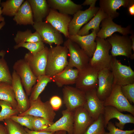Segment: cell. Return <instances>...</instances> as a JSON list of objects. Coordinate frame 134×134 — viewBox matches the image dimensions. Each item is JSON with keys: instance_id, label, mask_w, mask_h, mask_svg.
Segmentation results:
<instances>
[{"instance_id": "6da1fadb", "label": "cell", "mask_w": 134, "mask_h": 134, "mask_svg": "<svg viewBox=\"0 0 134 134\" xmlns=\"http://www.w3.org/2000/svg\"><path fill=\"white\" fill-rule=\"evenodd\" d=\"M69 53L65 46L56 45L48 48L45 75L52 78L67 66Z\"/></svg>"}, {"instance_id": "8992f818", "label": "cell", "mask_w": 134, "mask_h": 134, "mask_svg": "<svg viewBox=\"0 0 134 134\" xmlns=\"http://www.w3.org/2000/svg\"><path fill=\"white\" fill-rule=\"evenodd\" d=\"M33 26L39 34L44 43L51 46L53 44L60 45L64 43L61 33L47 22H34Z\"/></svg>"}, {"instance_id": "60d3db41", "label": "cell", "mask_w": 134, "mask_h": 134, "mask_svg": "<svg viewBox=\"0 0 134 134\" xmlns=\"http://www.w3.org/2000/svg\"><path fill=\"white\" fill-rule=\"evenodd\" d=\"M106 128L109 132H106V134H132L134 133V129L129 130H121L116 128L114 123L110 121Z\"/></svg>"}, {"instance_id": "9a60e30c", "label": "cell", "mask_w": 134, "mask_h": 134, "mask_svg": "<svg viewBox=\"0 0 134 134\" xmlns=\"http://www.w3.org/2000/svg\"><path fill=\"white\" fill-rule=\"evenodd\" d=\"M98 79L97 95L100 100L104 101L111 93L114 84L111 71L109 69H105L99 71Z\"/></svg>"}, {"instance_id": "4316f807", "label": "cell", "mask_w": 134, "mask_h": 134, "mask_svg": "<svg viewBox=\"0 0 134 134\" xmlns=\"http://www.w3.org/2000/svg\"><path fill=\"white\" fill-rule=\"evenodd\" d=\"M32 12L34 22L43 21L48 15L50 9L46 0H27Z\"/></svg>"}, {"instance_id": "ee69618b", "label": "cell", "mask_w": 134, "mask_h": 134, "mask_svg": "<svg viewBox=\"0 0 134 134\" xmlns=\"http://www.w3.org/2000/svg\"><path fill=\"white\" fill-rule=\"evenodd\" d=\"M128 13L130 15L134 16V2L131 3L127 7Z\"/></svg>"}, {"instance_id": "d590c367", "label": "cell", "mask_w": 134, "mask_h": 134, "mask_svg": "<svg viewBox=\"0 0 134 134\" xmlns=\"http://www.w3.org/2000/svg\"><path fill=\"white\" fill-rule=\"evenodd\" d=\"M12 80L7 63L4 57L0 58V83L4 82L11 84Z\"/></svg>"}, {"instance_id": "f35d334b", "label": "cell", "mask_w": 134, "mask_h": 134, "mask_svg": "<svg viewBox=\"0 0 134 134\" xmlns=\"http://www.w3.org/2000/svg\"><path fill=\"white\" fill-rule=\"evenodd\" d=\"M32 117V116L29 115L23 116H19L16 115L11 116L10 118L22 126H25L29 129L33 130Z\"/></svg>"}, {"instance_id": "52a82bcc", "label": "cell", "mask_w": 134, "mask_h": 134, "mask_svg": "<svg viewBox=\"0 0 134 134\" xmlns=\"http://www.w3.org/2000/svg\"><path fill=\"white\" fill-rule=\"evenodd\" d=\"M98 72L89 64L79 70L75 83V87L86 92L97 89L98 84Z\"/></svg>"}, {"instance_id": "5b68a950", "label": "cell", "mask_w": 134, "mask_h": 134, "mask_svg": "<svg viewBox=\"0 0 134 134\" xmlns=\"http://www.w3.org/2000/svg\"><path fill=\"white\" fill-rule=\"evenodd\" d=\"M64 46L67 48L69 56L67 66L79 71L89 64L90 58L77 44L68 38Z\"/></svg>"}, {"instance_id": "8d00e7d4", "label": "cell", "mask_w": 134, "mask_h": 134, "mask_svg": "<svg viewBox=\"0 0 134 134\" xmlns=\"http://www.w3.org/2000/svg\"><path fill=\"white\" fill-rule=\"evenodd\" d=\"M8 134H26L23 126L10 118L3 121Z\"/></svg>"}, {"instance_id": "5bb4252c", "label": "cell", "mask_w": 134, "mask_h": 134, "mask_svg": "<svg viewBox=\"0 0 134 134\" xmlns=\"http://www.w3.org/2000/svg\"><path fill=\"white\" fill-rule=\"evenodd\" d=\"M12 76L11 85L17 103V109L19 114H21L29 108L30 100L23 89L20 77L14 70L12 72Z\"/></svg>"}, {"instance_id": "d6986e66", "label": "cell", "mask_w": 134, "mask_h": 134, "mask_svg": "<svg viewBox=\"0 0 134 134\" xmlns=\"http://www.w3.org/2000/svg\"><path fill=\"white\" fill-rule=\"evenodd\" d=\"M71 19L68 15L61 13L56 10L51 8L46 18V22L68 38L69 36L68 26Z\"/></svg>"}, {"instance_id": "ffe728a7", "label": "cell", "mask_w": 134, "mask_h": 134, "mask_svg": "<svg viewBox=\"0 0 134 134\" xmlns=\"http://www.w3.org/2000/svg\"><path fill=\"white\" fill-rule=\"evenodd\" d=\"M62 116L44 131L54 132L59 131L67 132L68 134H73L74 112L67 109L62 111Z\"/></svg>"}, {"instance_id": "f1b7e54d", "label": "cell", "mask_w": 134, "mask_h": 134, "mask_svg": "<svg viewBox=\"0 0 134 134\" xmlns=\"http://www.w3.org/2000/svg\"><path fill=\"white\" fill-rule=\"evenodd\" d=\"M0 100L9 103L13 108L17 109V103L11 84L0 83Z\"/></svg>"}, {"instance_id": "44dd1931", "label": "cell", "mask_w": 134, "mask_h": 134, "mask_svg": "<svg viewBox=\"0 0 134 134\" xmlns=\"http://www.w3.org/2000/svg\"><path fill=\"white\" fill-rule=\"evenodd\" d=\"M73 112V134H83L94 120L83 107L76 108Z\"/></svg>"}, {"instance_id": "e575fe53", "label": "cell", "mask_w": 134, "mask_h": 134, "mask_svg": "<svg viewBox=\"0 0 134 134\" xmlns=\"http://www.w3.org/2000/svg\"><path fill=\"white\" fill-rule=\"evenodd\" d=\"M44 43L42 41L34 42L22 43L16 44L14 46L15 49L21 47L28 49L31 53L35 54L42 50L45 47Z\"/></svg>"}, {"instance_id": "ac0fdd59", "label": "cell", "mask_w": 134, "mask_h": 134, "mask_svg": "<svg viewBox=\"0 0 134 134\" xmlns=\"http://www.w3.org/2000/svg\"><path fill=\"white\" fill-rule=\"evenodd\" d=\"M103 115L105 128L110 120L113 118H116L118 120L119 122H116L115 125L121 130H123L127 124H134V117L132 115L123 114L112 106H105Z\"/></svg>"}, {"instance_id": "7c38bea8", "label": "cell", "mask_w": 134, "mask_h": 134, "mask_svg": "<svg viewBox=\"0 0 134 134\" xmlns=\"http://www.w3.org/2000/svg\"><path fill=\"white\" fill-rule=\"evenodd\" d=\"M29 115L33 116L41 117L49 121L53 122L56 115L48 101L43 102L39 96L36 100H30V107L26 111L18 116H23Z\"/></svg>"}, {"instance_id": "b9f144b4", "label": "cell", "mask_w": 134, "mask_h": 134, "mask_svg": "<svg viewBox=\"0 0 134 134\" xmlns=\"http://www.w3.org/2000/svg\"><path fill=\"white\" fill-rule=\"evenodd\" d=\"M49 101L54 111L59 110L62 104V101L60 97L56 95L50 98Z\"/></svg>"}, {"instance_id": "f6af8a7d", "label": "cell", "mask_w": 134, "mask_h": 134, "mask_svg": "<svg viewBox=\"0 0 134 134\" xmlns=\"http://www.w3.org/2000/svg\"><path fill=\"white\" fill-rule=\"evenodd\" d=\"M0 134H8L4 125L0 124Z\"/></svg>"}, {"instance_id": "484cf974", "label": "cell", "mask_w": 134, "mask_h": 134, "mask_svg": "<svg viewBox=\"0 0 134 134\" xmlns=\"http://www.w3.org/2000/svg\"><path fill=\"white\" fill-rule=\"evenodd\" d=\"M13 20L17 25L33 26L34 23L33 14L27 0L24 1L14 16Z\"/></svg>"}, {"instance_id": "4dcf8cb0", "label": "cell", "mask_w": 134, "mask_h": 134, "mask_svg": "<svg viewBox=\"0 0 134 134\" xmlns=\"http://www.w3.org/2000/svg\"><path fill=\"white\" fill-rule=\"evenodd\" d=\"M52 81V78L46 75L37 77V82L32 88L29 98L30 101L36 100L43 91L47 84Z\"/></svg>"}, {"instance_id": "7bdbcfd3", "label": "cell", "mask_w": 134, "mask_h": 134, "mask_svg": "<svg viewBox=\"0 0 134 134\" xmlns=\"http://www.w3.org/2000/svg\"><path fill=\"white\" fill-rule=\"evenodd\" d=\"M26 134H53L54 132L45 131H36L31 130L27 128H24Z\"/></svg>"}, {"instance_id": "7dc6e473", "label": "cell", "mask_w": 134, "mask_h": 134, "mask_svg": "<svg viewBox=\"0 0 134 134\" xmlns=\"http://www.w3.org/2000/svg\"><path fill=\"white\" fill-rule=\"evenodd\" d=\"M131 35L130 36L132 42V50L134 51V33L131 34Z\"/></svg>"}, {"instance_id": "1f68e13d", "label": "cell", "mask_w": 134, "mask_h": 134, "mask_svg": "<svg viewBox=\"0 0 134 134\" xmlns=\"http://www.w3.org/2000/svg\"><path fill=\"white\" fill-rule=\"evenodd\" d=\"M24 0H7L1 3L2 15L10 17L14 16L17 13Z\"/></svg>"}, {"instance_id": "8fae6325", "label": "cell", "mask_w": 134, "mask_h": 134, "mask_svg": "<svg viewBox=\"0 0 134 134\" xmlns=\"http://www.w3.org/2000/svg\"><path fill=\"white\" fill-rule=\"evenodd\" d=\"M96 3L90 6L85 10H80L74 15L68 25L69 35L77 34L82 27L86 24L96 15L100 8L95 6Z\"/></svg>"}, {"instance_id": "277c9868", "label": "cell", "mask_w": 134, "mask_h": 134, "mask_svg": "<svg viewBox=\"0 0 134 134\" xmlns=\"http://www.w3.org/2000/svg\"><path fill=\"white\" fill-rule=\"evenodd\" d=\"M110 70L114 83L120 86L134 83V71L130 66L122 64L116 57H112Z\"/></svg>"}, {"instance_id": "f546056e", "label": "cell", "mask_w": 134, "mask_h": 134, "mask_svg": "<svg viewBox=\"0 0 134 134\" xmlns=\"http://www.w3.org/2000/svg\"><path fill=\"white\" fill-rule=\"evenodd\" d=\"M16 44L22 43L34 42L42 41L39 34L36 31L32 33L31 30L27 29L24 31H18L14 38Z\"/></svg>"}, {"instance_id": "ab89813d", "label": "cell", "mask_w": 134, "mask_h": 134, "mask_svg": "<svg viewBox=\"0 0 134 134\" xmlns=\"http://www.w3.org/2000/svg\"><path fill=\"white\" fill-rule=\"evenodd\" d=\"M122 92L131 104L134 103V83L121 86Z\"/></svg>"}, {"instance_id": "9c48e42d", "label": "cell", "mask_w": 134, "mask_h": 134, "mask_svg": "<svg viewBox=\"0 0 134 134\" xmlns=\"http://www.w3.org/2000/svg\"><path fill=\"white\" fill-rule=\"evenodd\" d=\"M13 70L20 77L22 84L28 96H30L33 87L37 79L33 74L29 66L24 59H21L14 63Z\"/></svg>"}, {"instance_id": "74e56055", "label": "cell", "mask_w": 134, "mask_h": 134, "mask_svg": "<svg viewBox=\"0 0 134 134\" xmlns=\"http://www.w3.org/2000/svg\"><path fill=\"white\" fill-rule=\"evenodd\" d=\"M33 130L36 131H44L54 123L43 118L32 116Z\"/></svg>"}, {"instance_id": "7402d4cb", "label": "cell", "mask_w": 134, "mask_h": 134, "mask_svg": "<svg viewBox=\"0 0 134 134\" xmlns=\"http://www.w3.org/2000/svg\"><path fill=\"white\" fill-rule=\"evenodd\" d=\"M92 32L88 35L80 36L77 34L69 36L68 38L77 44L90 58L95 50L96 43L95 41L97 33L92 30Z\"/></svg>"}, {"instance_id": "83f0119b", "label": "cell", "mask_w": 134, "mask_h": 134, "mask_svg": "<svg viewBox=\"0 0 134 134\" xmlns=\"http://www.w3.org/2000/svg\"><path fill=\"white\" fill-rule=\"evenodd\" d=\"M107 15L100 8L95 16L79 30L77 34L84 36L89 34L91 30L95 31L97 34L100 29V26L102 21L107 17Z\"/></svg>"}, {"instance_id": "cb8c5ba5", "label": "cell", "mask_w": 134, "mask_h": 134, "mask_svg": "<svg viewBox=\"0 0 134 134\" xmlns=\"http://www.w3.org/2000/svg\"><path fill=\"white\" fill-rule=\"evenodd\" d=\"M47 1L50 8L68 15H74L82 8V5L77 4L71 0H47Z\"/></svg>"}, {"instance_id": "d4e9b609", "label": "cell", "mask_w": 134, "mask_h": 134, "mask_svg": "<svg viewBox=\"0 0 134 134\" xmlns=\"http://www.w3.org/2000/svg\"><path fill=\"white\" fill-rule=\"evenodd\" d=\"M79 70L77 69L67 66L62 71L57 74L52 78L59 87L75 84Z\"/></svg>"}, {"instance_id": "e0dca14e", "label": "cell", "mask_w": 134, "mask_h": 134, "mask_svg": "<svg viewBox=\"0 0 134 134\" xmlns=\"http://www.w3.org/2000/svg\"><path fill=\"white\" fill-rule=\"evenodd\" d=\"M85 93L86 101L83 107L95 120L103 114L105 107L104 101L100 100L97 96L96 89Z\"/></svg>"}, {"instance_id": "836d02e7", "label": "cell", "mask_w": 134, "mask_h": 134, "mask_svg": "<svg viewBox=\"0 0 134 134\" xmlns=\"http://www.w3.org/2000/svg\"><path fill=\"white\" fill-rule=\"evenodd\" d=\"M0 122L3 121L5 119L9 118L12 116L19 114L18 110L13 108L9 102L0 100Z\"/></svg>"}, {"instance_id": "816d5d0a", "label": "cell", "mask_w": 134, "mask_h": 134, "mask_svg": "<svg viewBox=\"0 0 134 134\" xmlns=\"http://www.w3.org/2000/svg\"><path fill=\"white\" fill-rule=\"evenodd\" d=\"M5 21L0 23V30L5 25Z\"/></svg>"}, {"instance_id": "603a6c76", "label": "cell", "mask_w": 134, "mask_h": 134, "mask_svg": "<svg viewBox=\"0 0 134 134\" xmlns=\"http://www.w3.org/2000/svg\"><path fill=\"white\" fill-rule=\"evenodd\" d=\"M133 2L134 0H100L99 8L108 17L113 19L119 15L117 9L122 6L127 7Z\"/></svg>"}, {"instance_id": "4fadbf2b", "label": "cell", "mask_w": 134, "mask_h": 134, "mask_svg": "<svg viewBox=\"0 0 134 134\" xmlns=\"http://www.w3.org/2000/svg\"><path fill=\"white\" fill-rule=\"evenodd\" d=\"M48 49V48L45 46L42 50L35 54H33L29 52L24 56V59L37 77L45 74Z\"/></svg>"}, {"instance_id": "f907efd6", "label": "cell", "mask_w": 134, "mask_h": 134, "mask_svg": "<svg viewBox=\"0 0 134 134\" xmlns=\"http://www.w3.org/2000/svg\"><path fill=\"white\" fill-rule=\"evenodd\" d=\"M5 54L6 52L5 51L2 50L0 51V56L1 57H4Z\"/></svg>"}, {"instance_id": "7a4b0ae2", "label": "cell", "mask_w": 134, "mask_h": 134, "mask_svg": "<svg viewBox=\"0 0 134 134\" xmlns=\"http://www.w3.org/2000/svg\"><path fill=\"white\" fill-rule=\"evenodd\" d=\"M96 46L89 64L98 71L105 69L110 70L112 56L109 54L111 49L110 43L105 39L96 37Z\"/></svg>"}, {"instance_id": "681fc988", "label": "cell", "mask_w": 134, "mask_h": 134, "mask_svg": "<svg viewBox=\"0 0 134 134\" xmlns=\"http://www.w3.org/2000/svg\"><path fill=\"white\" fill-rule=\"evenodd\" d=\"M53 134H68L66 132L63 131H59L54 133Z\"/></svg>"}, {"instance_id": "2e32d148", "label": "cell", "mask_w": 134, "mask_h": 134, "mask_svg": "<svg viewBox=\"0 0 134 134\" xmlns=\"http://www.w3.org/2000/svg\"><path fill=\"white\" fill-rule=\"evenodd\" d=\"M111 18L107 17L103 19L101 22V28L97 34V37L106 39L116 32H118L123 35L131 34L133 31L131 25L126 27H123L121 25L116 24Z\"/></svg>"}, {"instance_id": "f5cc1de1", "label": "cell", "mask_w": 134, "mask_h": 134, "mask_svg": "<svg viewBox=\"0 0 134 134\" xmlns=\"http://www.w3.org/2000/svg\"><path fill=\"white\" fill-rule=\"evenodd\" d=\"M134 134V133H133Z\"/></svg>"}, {"instance_id": "3957f363", "label": "cell", "mask_w": 134, "mask_h": 134, "mask_svg": "<svg viewBox=\"0 0 134 134\" xmlns=\"http://www.w3.org/2000/svg\"><path fill=\"white\" fill-rule=\"evenodd\" d=\"M105 39L111 45L110 52L112 57L122 56L134 59V54L132 51V42L130 36L114 34Z\"/></svg>"}, {"instance_id": "ba28073f", "label": "cell", "mask_w": 134, "mask_h": 134, "mask_svg": "<svg viewBox=\"0 0 134 134\" xmlns=\"http://www.w3.org/2000/svg\"><path fill=\"white\" fill-rule=\"evenodd\" d=\"M104 105L113 107L121 112H127L134 115V106L122 94L121 86L114 83L111 92L104 100Z\"/></svg>"}, {"instance_id": "30bf717a", "label": "cell", "mask_w": 134, "mask_h": 134, "mask_svg": "<svg viewBox=\"0 0 134 134\" xmlns=\"http://www.w3.org/2000/svg\"><path fill=\"white\" fill-rule=\"evenodd\" d=\"M63 102L66 109L74 111L76 108L84 107L85 93L76 87L66 85L62 89Z\"/></svg>"}, {"instance_id": "d6a6232c", "label": "cell", "mask_w": 134, "mask_h": 134, "mask_svg": "<svg viewBox=\"0 0 134 134\" xmlns=\"http://www.w3.org/2000/svg\"><path fill=\"white\" fill-rule=\"evenodd\" d=\"M103 116L101 115L94 120L83 134H106Z\"/></svg>"}, {"instance_id": "c3c4849f", "label": "cell", "mask_w": 134, "mask_h": 134, "mask_svg": "<svg viewBox=\"0 0 134 134\" xmlns=\"http://www.w3.org/2000/svg\"><path fill=\"white\" fill-rule=\"evenodd\" d=\"M1 0H0V23L2 22L5 21L4 18L2 15V12L1 10V8L0 6Z\"/></svg>"}, {"instance_id": "bcb514c9", "label": "cell", "mask_w": 134, "mask_h": 134, "mask_svg": "<svg viewBox=\"0 0 134 134\" xmlns=\"http://www.w3.org/2000/svg\"><path fill=\"white\" fill-rule=\"evenodd\" d=\"M97 1L96 0H86L82 4V5H90L93 3H96Z\"/></svg>"}]
</instances>
